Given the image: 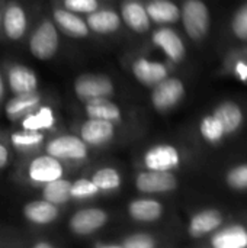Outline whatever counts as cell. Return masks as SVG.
<instances>
[{"label": "cell", "mask_w": 247, "mask_h": 248, "mask_svg": "<svg viewBox=\"0 0 247 248\" xmlns=\"http://www.w3.org/2000/svg\"><path fill=\"white\" fill-rule=\"evenodd\" d=\"M201 135L208 142L217 144L226 137V132H224V128L220 124V121L211 113V115L205 116L201 122Z\"/></svg>", "instance_id": "83f0119b"}, {"label": "cell", "mask_w": 247, "mask_h": 248, "mask_svg": "<svg viewBox=\"0 0 247 248\" xmlns=\"http://www.w3.org/2000/svg\"><path fill=\"white\" fill-rule=\"evenodd\" d=\"M185 94L183 83L178 78H163L154 86L151 102L157 110H167L178 105Z\"/></svg>", "instance_id": "3957f363"}, {"label": "cell", "mask_w": 247, "mask_h": 248, "mask_svg": "<svg viewBox=\"0 0 247 248\" xmlns=\"http://www.w3.org/2000/svg\"><path fill=\"white\" fill-rule=\"evenodd\" d=\"M45 185H47L44 189L45 201H48L54 205H60V203H66L71 198V183L70 182L60 177V179H55Z\"/></svg>", "instance_id": "484cf974"}, {"label": "cell", "mask_w": 247, "mask_h": 248, "mask_svg": "<svg viewBox=\"0 0 247 248\" xmlns=\"http://www.w3.org/2000/svg\"><path fill=\"white\" fill-rule=\"evenodd\" d=\"M74 90L77 96L83 100H90L95 97H108L114 92L112 81L99 74H82L76 83Z\"/></svg>", "instance_id": "277c9868"}, {"label": "cell", "mask_w": 247, "mask_h": 248, "mask_svg": "<svg viewBox=\"0 0 247 248\" xmlns=\"http://www.w3.org/2000/svg\"><path fill=\"white\" fill-rule=\"evenodd\" d=\"M54 124L52 110L49 108H41L38 112H32L25 116L23 119V128L28 131H39L45 128H51Z\"/></svg>", "instance_id": "4316f807"}, {"label": "cell", "mask_w": 247, "mask_h": 248, "mask_svg": "<svg viewBox=\"0 0 247 248\" xmlns=\"http://www.w3.org/2000/svg\"><path fill=\"white\" fill-rule=\"evenodd\" d=\"M121 19L118 13L112 10H100V12H92L87 17V25L92 31L98 33H109L115 32L119 28Z\"/></svg>", "instance_id": "603a6c76"}, {"label": "cell", "mask_w": 247, "mask_h": 248, "mask_svg": "<svg viewBox=\"0 0 247 248\" xmlns=\"http://www.w3.org/2000/svg\"><path fill=\"white\" fill-rule=\"evenodd\" d=\"M153 41L157 46H160L163 49V52L175 62L181 61L185 57V45L181 39V36L169 29V28H163L154 32L153 35Z\"/></svg>", "instance_id": "8fae6325"}, {"label": "cell", "mask_w": 247, "mask_h": 248, "mask_svg": "<svg viewBox=\"0 0 247 248\" xmlns=\"http://www.w3.org/2000/svg\"><path fill=\"white\" fill-rule=\"evenodd\" d=\"M39 102H41V97L35 92L16 94V97L10 99L9 103L6 105V113L10 119H20L32 113L39 105Z\"/></svg>", "instance_id": "9a60e30c"}, {"label": "cell", "mask_w": 247, "mask_h": 248, "mask_svg": "<svg viewBox=\"0 0 247 248\" xmlns=\"http://www.w3.org/2000/svg\"><path fill=\"white\" fill-rule=\"evenodd\" d=\"M54 19H55L57 25L66 33H68L71 36L82 38V36H86L87 32H89L87 25L79 16L73 15L71 12H67V10H55L54 12Z\"/></svg>", "instance_id": "cb8c5ba5"}, {"label": "cell", "mask_w": 247, "mask_h": 248, "mask_svg": "<svg viewBox=\"0 0 247 248\" xmlns=\"http://www.w3.org/2000/svg\"><path fill=\"white\" fill-rule=\"evenodd\" d=\"M154 246H156L154 240L150 235H147V234H135V235H131L122 244V247L125 248H151L154 247Z\"/></svg>", "instance_id": "836d02e7"}, {"label": "cell", "mask_w": 247, "mask_h": 248, "mask_svg": "<svg viewBox=\"0 0 247 248\" xmlns=\"http://www.w3.org/2000/svg\"><path fill=\"white\" fill-rule=\"evenodd\" d=\"M213 115L223 125L226 135L236 132L243 124V112H242L240 106L233 102H223L221 105H218L214 109Z\"/></svg>", "instance_id": "5bb4252c"}, {"label": "cell", "mask_w": 247, "mask_h": 248, "mask_svg": "<svg viewBox=\"0 0 247 248\" xmlns=\"http://www.w3.org/2000/svg\"><path fill=\"white\" fill-rule=\"evenodd\" d=\"M223 222V217L215 209H207L197 214L189 224V234L194 238H201L213 231H215Z\"/></svg>", "instance_id": "4fadbf2b"}, {"label": "cell", "mask_w": 247, "mask_h": 248, "mask_svg": "<svg viewBox=\"0 0 247 248\" xmlns=\"http://www.w3.org/2000/svg\"><path fill=\"white\" fill-rule=\"evenodd\" d=\"M132 71L135 78L146 86H156L167 77V68L163 64L148 61L146 58L137 60L132 65Z\"/></svg>", "instance_id": "7c38bea8"}, {"label": "cell", "mask_w": 247, "mask_h": 248, "mask_svg": "<svg viewBox=\"0 0 247 248\" xmlns=\"http://www.w3.org/2000/svg\"><path fill=\"white\" fill-rule=\"evenodd\" d=\"M86 113L89 118L95 119H105V121H119L121 112L116 105L109 102L106 97H95L87 100Z\"/></svg>", "instance_id": "ffe728a7"}, {"label": "cell", "mask_w": 247, "mask_h": 248, "mask_svg": "<svg viewBox=\"0 0 247 248\" xmlns=\"http://www.w3.org/2000/svg\"><path fill=\"white\" fill-rule=\"evenodd\" d=\"M147 15L157 23H175L181 17L179 7L170 0H153L146 7Z\"/></svg>", "instance_id": "ac0fdd59"}, {"label": "cell", "mask_w": 247, "mask_h": 248, "mask_svg": "<svg viewBox=\"0 0 247 248\" xmlns=\"http://www.w3.org/2000/svg\"><path fill=\"white\" fill-rule=\"evenodd\" d=\"M3 92H4V89H3V80H1V77H0V99H1V96H3Z\"/></svg>", "instance_id": "f35d334b"}, {"label": "cell", "mask_w": 247, "mask_h": 248, "mask_svg": "<svg viewBox=\"0 0 247 248\" xmlns=\"http://www.w3.org/2000/svg\"><path fill=\"white\" fill-rule=\"evenodd\" d=\"M35 248H51V244L49 243H38V244H35Z\"/></svg>", "instance_id": "74e56055"}, {"label": "cell", "mask_w": 247, "mask_h": 248, "mask_svg": "<svg viewBox=\"0 0 247 248\" xmlns=\"http://www.w3.org/2000/svg\"><path fill=\"white\" fill-rule=\"evenodd\" d=\"M63 174V167L58 158L52 155H42L35 158L29 166V176L33 182L48 183L55 179H60Z\"/></svg>", "instance_id": "9c48e42d"}, {"label": "cell", "mask_w": 247, "mask_h": 248, "mask_svg": "<svg viewBox=\"0 0 247 248\" xmlns=\"http://www.w3.org/2000/svg\"><path fill=\"white\" fill-rule=\"evenodd\" d=\"M215 248H243L247 247V231L242 225H231L218 231L213 240Z\"/></svg>", "instance_id": "2e32d148"}, {"label": "cell", "mask_w": 247, "mask_h": 248, "mask_svg": "<svg viewBox=\"0 0 247 248\" xmlns=\"http://www.w3.org/2000/svg\"><path fill=\"white\" fill-rule=\"evenodd\" d=\"M23 214L31 222L49 224L57 218L58 211H57L55 205L48 201H35L25 206Z\"/></svg>", "instance_id": "7402d4cb"}, {"label": "cell", "mask_w": 247, "mask_h": 248, "mask_svg": "<svg viewBox=\"0 0 247 248\" xmlns=\"http://www.w3.org/2000/svg\"><path fill=\"white\" fill-rule=\"evenodd\" d=\"M122 19L135 32H146L150 28V17L146 7L137 1H127L122 6Z\"/></svg>", "instance_id": "e0dca14e"}, {"label": "cell", "mask_w": 247, "mask_h": 248, "mask_svg": "<svg viewBox=\"0 0 247 248\" xmlns=\"http://www.w3.org/2000/svg\"><path fill=\"white\" fill-rule=\"evenodd\" d=\"M99 189L96 187V185L92 180H86V179H80L77 180L74 185H71V196L73 198H90L93 195H96Z\"/></svg>", "instance_id": "4dcf8cb0"}, {"label": "cell", "mask_w": 247, "mask_h": 248, "mask_svg": "<svg viewBox=\"0 0 247 248\" xmlns=\"http://www.w3.org/2000/svg\"><path fill=\"white\" fill-rule=\"evenodd\" d=\"M106 221L108 217L102 209H83L70 219V228L79 235H87L102 228Z\"/></svg>", "instance_id": "ba28073f"}, {"label": "cell", "mask_w": 247, "mask_h": 248, "mask_svg": "<svg viewBox=\"0 0 247 248\" xmlns=\"http://www.w3.org/2000/svg\"><path fill=\"white\" fill-rule=\"evenodd\" d=\"M7 155H9L7 154V150L0 144V169L4 167V164L7 163Z\"/></svg>", "instance_id": "8d00e7d4"}, {"label": "cell", "mask_w": 247, "mask_h": 248, "mask_svg": "<svg viewBox=\"0 0 247 248\" xmlns=\"http://www.w3.org/2000/svg\"><path fill=\"white\" fill-rule=\"evenodd\" d=\"M179 153L172 145H156L147 151L144 157L146 167L148 170H166L170 171L172 169L179 166Z\"/></svg>", "instance_id": "52a82bcc"}, {"label": "cell", "mask_w": 247, "mask_h": 248, "mask_svg": "<svg viewBox=\"0 0 247 248\" xmlns=\"http://www.w3.org/2000/svg\"><path fill=\"white\" fill-rule=\"evenodd\" d=\"M128 212L137 221L153 222V221H157L162 217L163 208H162V205L157 201H153V199H138V201H134L128 206Z\"/></svg>", "instance_id": "44dd1931"}, {"label": "cell", "mask_w": 247, "mask_h": 248, "mask_svg": "<svg viewBox=\"0 0 247 248\" xmlns=\"http://www.w3.org/2000/svg\"><path fill=\"white\" fill-rule=\"evenodd\" d=\"M66 7L74 12L92 13L98 9V0H66Z\"/></svg>", "instance_id": "e575fe53"}, {"label": "cell", "mask_w": 247, "mask_h": 248, "mask_svg": "<svg viewBox=\"0 0 247 248\" xmlns=\"http://www.w3.org/2000/svg\"><path fill=\"white\" fill-rule=\"evenodd\" d=\"M47 154L55 158L67 160H82L87 154V148L83 140H79L73 135H64L52 140L47 145Z\"/></svg>", "instance_id": "8992f818"}, {"label": "cell", "mask_w": 247, "mask_h": 248, "mask_svg": "<svg viewBox=\"0 0 247 248\" xmlns=\"http://www.w3.org/2000/svg\"><path fill=\"white\" fill-rule=\"evenodd\" d=\"M80 135L86 144L100 145L108 142L114 137V125L111 121L90 118L82 125Z\"/></svg>", "instance_id": "30bf717a"}, {"label": "cell", "mask_w": 247, "mask_h": 248, "mask_svg": "<svg viewBox=\"0 0 247 248\" xmlns=\"http://www.w3.org/2000/svg\"><path fill=\"white\" fill-rule=\"evenodd\" d=\"M42 135L38 132H28V134H13L12 142L16 147H33L42 141Z\"/></svg>", "instance_id": "d6a6232c"}, {"label": "cell", "mask_w": 247, "mask_h": 248, "mask_svg": "<svg viewBox=\"0 0 247 248\" xmlns=\"http://www.w3.org/2000/svg\"><path fill=\"white\" fill-rule=\"evenodd\" d=\"M92 182L100 190H112V189L119 187L121 177L118 171H115L114 169H102L95 173V176L92 177Z\"/></svg>", "instance_id": "f1b7e54d"}, {"label": "cell", "mask_w": 247, "mask_h": 248, "mask_svg": "<svg viewBox=\"0 0 247 248\" xmlns=\"http://www.w3.org/2000/svg\"><path fill=\"white\" fill-rule=\"evenodd\" d=\"M137 189L144 193H165L176 187V177L166 170H148L137 177Z\"/></svg>", "instance_id": "5b68a950"}, {"label": "cell", "mask_w": 247, "mask_h": 248, "mask_svg": "<svg viewBox=\"0 0 247 248\" xmlns=\"http://www.w3.org/2000/svg\"><path fill=\"white\" fill-rule=\"evenodd\" d=\"M182 20L186 33L192 39H201L210 29V12L201 0H186L182 9Z\"/></svg>", "instance_id": "6da1fadb"}, {"label": "cell", "mask_w": 247, "mask_h": 248, "mask_svg": "<svg viewBox=\"0 0 247 248\" xmlns=\"http://www.w3.org/2000/svg\"><path fill=\"white\" fill-rule=\"evenodd\" d=\"M31 52L33 57L39 60H48L51 58L58 48V35L57 29L51 22H42L36 31L31 36Z\"/></svg>", "instance_id": "7a4b0ae2"}, {"label": "cell", "mask_w": 247, "mask_h": 248, "mask_svg": "<svg viewBox=\"0 0 247 248\" xmlns=\"http://www.w3.org/2000/svg\"><path fill=\"white\" fill-rule=\"evenodd\" d=\"M9 84L12 92L20 94V93L35 92L38 86V80L33 71H31L23 65H16L9 71Z\"/></svg>", "instance_id": "d6986e66"}, {"label": "cell", "mask_w": 247, "mask_h": 248, "mask_svg": "<svg viewBox=\"0 0 247 248\" xmlns=\"http://www.w3.org/2000/svg\"><path fill=\"white\" fill-rule=\"evenodd\" d=\"M234 73L239 80L247 81V62L246 61H239L234 67Z\"/></svg>", "instance_id": "d590c367"}, {"label": "cell", "mask_w": 247, "mask_h": 248, "mask_svg": "<svg viewBox=\"0 0 247 248\" xmlns=\"http://www.w3.org/2000/svg\"><path fill=\"white\" fill-rule=\"evenodd\" d=\"M227 185L236 190H246L247 189V164L237 166L231 169L227 174Z\"/></svg>", "instance_id": "f546056e"}, {"label": "cell", "mask_w": 247, "mask_h": 248, "mask_svg": "<svg viewBox=\"0 0 247 248\" xmlns=\"http://www.w3.org/2000/svg\"><path fill=\"white\" fill-rule=\"evenodd\" d=\"M26 29V16L19 6H9L4 13V31L10 39H19Z\"/></svg>", "instance_id": "d4e9b609"}, {"label": "cell", "mask_w": 247, "mask_h": 248, "mask_svg": "<svg viewBox=\"0 0 247 248\" xmlns=\"http://www.w3.org/2000/svg\"><path fill=\"white\" fill-rule=\"evenodd\" d=\"M233 32L237 38L247 39V3L237 10L231 23Z\"/></svg>", "instance_id": "1f68e13d"}]
</instances>
